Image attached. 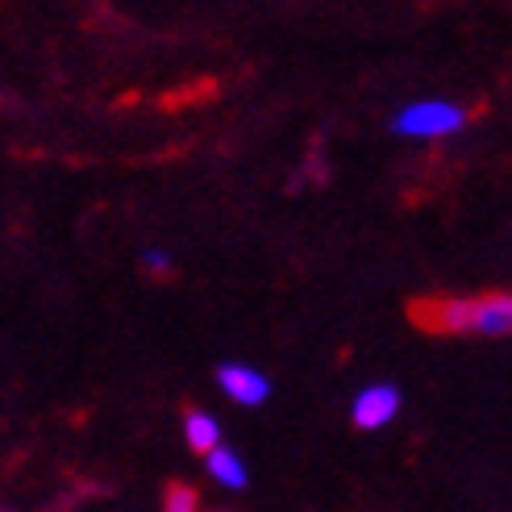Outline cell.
<instances>
[{
	"label": "cell",
	"mask_w": 512,
	"mask_h": 512,
	"mask_svg": "<svg viewBox=\"0 0 512 512\" xmlns=\"http://www.w3.org/2000/svg\"><path fill=\"white\" fill-rule=\"evenodd\" d=\"M408 317L425 334H442V338H458L471 334V300L467 296H421L408 304Z\"/></svg>",
	"instance_id": "6da1fadb"
},
{
	"label": "cell",
	"mask_w": 512,
	"mask_h": 512,
	"mask_svg": "<svg viewBox=\"0 0 512 512\" xmlns=\"http://www.w3.org/2000/svg\"><path fill=\"white\" fill-rule=\"evenodd\" d=\"M467 113L458 105H446V100H421V105H408L396 121L392 130L404 134V138H446L454 130H463Z\"/></svg>",
	"instance_id": "7a4b0ae2"
},
{
	"label": "cell",
	"mask_w": 512,
	"mask_h": 512,
	"mask_svg": "<svg viewBox=\"0 0 512 512\" xmlns=\"http://www.w3.org/2000/svg\"><path fill=\"white\" fill-rule=\"evenodd\" d=\"M217 383L225 388L229 400H234V404H246V408L263 404V400L271 396V379H267L263 371L246 367V363H221V367H217Z\"/></svg>",
	"instance_id": "3957f363"
},
{
	"label": "cell",
	"mask_w": 512,
	"mask_h": 512,
	"mask_svg": "<svg viewBox=\"0 0 512 512\" xmlns=\"http://www.w3.org/2000/svg\"><path fill=\"white\" fill-rule=\"evenodd\" d=\"M512 329V296L508 292H483L471 300V334L504 338Z\"/></svg>",
	"instance_id": "277c9868"
},
{
	"label": "cell",
	"mask_w": 512,
	"mask_h": 512,
	"mask_svg": "<svg viewBox=\"0 0 512 512\" xmlns=\"http://www.w3.org/2000/svg\"><path fill=\"white\" fill-rule=\"evenodd\" d=\"M396 413H400V392L392 383H375V388L358 392V400H354V425L358 429H383Z\"/></svg>",
	"instance_id": "5b68a950"
},
{
	"label": "cell",
	"mask_w": 512,
	"mask_h": 512,
	"mask_svg": "<svg viewBox=\"0 0 512 512\" xmlns=\"http://www.w3.org/2000/svg\"><path fill=\"white\" fill-rule=\"evenodd\" d=\"M184 438H188V446H192L196 454H213V450L221 446V429H217V421H213L209 413L192 408V413L184 417Z\"/></svg>",
	"instance_id": "8992f818"
},
{
	"label": "cell",
	"mask_w": 512,
	"mask_h": 512,
	"mask_svg": "<svg viewBox=\"0 0 512 512\" xmlns=\"http://www.w3.org/2000/svg\"><path fill=\"white\" fill-rule=\"evenodd\" d=\"M204 458H209L213 479H221L225 488H246V467H242V458L229 446H217L213 454H204Z\"/></svg>",
	"instance_id": "52a82bcc"
},
{
	"label": "cell",
	"mask_w": 512,
	"mask_h": 512,
	"mask_svg": "<svg viewBox=\"0 0 512 512\" xmlns=\"http://www.w3.org/2000/svg\"><path fill=\"white\" fill-rule=\"evenodd\" d=\"M163 512H200V492L192 483H167L163 488Z\"/></svg>",
	"instance_id": "ba28073f"
},
{
	"label": "cell",
	"mask_w": 512,
	"mask_h": 512,
	"mask_svg": "<svg viewBox=\"0 0 512 512\" xmlns=\"http://www.w3.org/2000/svg\"><path fill=\"white\" fill-rule=\"evenodd\" d=\"M142 267H146L150 275H167V271H171V259H167V254H159V250H150L146 259H142Z\"/></svg>",
	"instance_id": "9c48e42d"
},
{
	"label": "cell",
	"mask_w": 512,
	"mask_h": 512,
	"mask_svg": "<svg viewBox=\"0 0 512 512\" xmlns=\"http://www.w3.org/2000/svg\"><path fill=\"white\" fill-rule=\"evenodd\" d=\"M0 512H13V508H0Z\"/></svg>",
	"instance_id": "30bf717a"
}]
</instances>
